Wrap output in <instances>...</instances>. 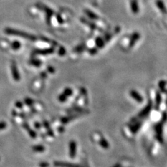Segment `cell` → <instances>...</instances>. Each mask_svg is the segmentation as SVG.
Segmentation results:
<instances>
[{
    "instance_id": "obj_1",
    "label": "cell",
    "mask_w": 167,
    "mask_h": 167,
    "mask_svg": "<svg viewBox=\"0 0 167 167\" xmlns=\"http://www.w3.org/2000/svg\"><path fill=\"white\" fill-rule=\"evenodd\" d=\"M5 33L8 34V35H12V36H20V37H22L25 38L27 40H29L32 41H35L37 39V38L34 35H31V34L26 33V32H22L20 30H16L13 29L11 28H6L4 30Z\"/></svg>"
},
{
    "instance_id": "obj_2",
    "label": "cell",
    "mask_w": 167,
    "mask_h": 167,
    "mask_svg": "<svg viewBox=\"0 0 167 167\" xmlns=\"http://www.w3.org/2000/svg\"><path fill=\"white\" fill-rule=\"evenodd\" d=\"M11 71H12V75L13 77V79L15 81H19L20 80V76L19 74L18 68H17V65L15 61H13L11 63Z\"/></svg>"
},
{
    "instance_id": "obj_3",
    "label": "cell",
    "mask_w": 167,
    "mask_h": 167,
    "mask_svg": "<svg viewBox=\"0 0 167 167\" xmlns=\"http://www.w3.org/2000/svg\"><path fill=\"white\" fill-rule=\"evenodd\" d=\"M54 49L53 48H48V49H36L34 52V54H42V55H45V54H49L54 52Z\"/></svg>"
},
{
    "instance_id": "obj_4",
    "label": "cell",
    "mask_w": 167,
    "mask_h": 167,
    "mask_svg": "<svg viewBox=\"0 0 167 167\" xmlns=\"http://www.w3.org/2000/svg\"><path fill=\"white\" fill-rule=\"evenodd\" d=\"M44 10H45L46 15H47V24H49L51 17L52 16V15L54 14V12L52 9H50L49 8L47 7V6H44Z\"/></svg>"
},
{
    "instance_id": "obj_5",
    "label": "cell",
    "mask_w": 167,
    "mask_h": 167,
    "mask_svg": "<svg viewBox=\"0 0 167 167\" xmlns=\"http://www.w3.org/2000/svg\"><path fill=\"white\" fill-rule=\"evenodd\" d=\"M156 3H157V7L160 9V10L162 11V13H164V14H166L167 9H166V8L165 7V6L164 4V3H163V1H161V0H157Z\"/></svg>"
},
{
    "instance_id": "obj_6",
    "label": "cell",
    "mask_w": 167,
    "mask_h": 167,
    "mask_svg": "<svg viewBox=\"0 0 167 167\" xmlns=\"http://www.w3.org/2000/svg\"><path fill=\"white\" fill-rule=\"evenodd\" d=\"M131 9L132 12L134 13H137L139 11V6H138V3L137 0H132L131 2Z\"/></svg>"
},
{
    "instance_id": "obj_7",
    "label": "cell",
    "mask_w": 167,
    "mask_h": 167,
    "mask_svg": "<svg viewBox=\"0 0 167 167\" xmlns=\"http://www.w3.org/2000/svg\"><path fill=\"white\" fill-rule=\"evenodd\" d=\"M140 38V35L138 33H134L133 35H132L131 40H130V47H132L134 45V43H136V41H137L138 39Z\"/></svg>"
},
{
    "instance_id": "obj_8",
    "label": "cell",
    "mask_w": 167,
    "mask_h": 167,
    "mask_svg": "<svg viewBox=\"0 0 167 167\" xmlns=\"http://www.w3.org/2000/svg\"><path fill=\"white\" fill-rule=\"evenodd\" d=\"M85 13L88 15V16L89 17V18H91V19H93V20H97V19L99 18L98 16H97V15H95V13H93L92 11H89V10H86Z\"/></svg>"
},
{
    "instance_id": "obj_9",
    "label": "cell",
    "mask_w": 167,
    "mask_h": 167,
    "mask_svg": "<svg viewBox=\"0 0 167 167\" xmlns=\"http://www.w3.org/2000/svg\"><path fill=\"white\" fill-rule=\"evenodd\" d=\"M95 42H96L97 46L98 47H100V48H102V47H103L105 46V42L101 38L97 37L96 38V41H95Z\"/></svg>"
},
{
    "instance_id": "obj_10",
    "label": "cell",
    "mask_w": 167,
    "mask_h": 167,
    "mask_svg": "<svg viewBox=\"0 0 167 167\" xmlns=\"http://www.w3.org/2000/svg\"><path fill=\"white\" fill-rule=\"evenodd\" d=\"M131 95L134 97V98H135L136 100H137L138 102H142V97L140 96L139 94H138L136 91H131Z\"/></svg>"
},
{
    "instance_id": "obj_11",
    "label": "cell",
    "mask_w": 167,
    "mask_h": 167,
    "mask_svg": "<svg viewBox=\"0 0 167 167\" xmlns=\"http://www.w3.org/2000/svg\"><path fill=\"white\" fill-rule=\"evenodd\" d=\"M29 63L32 65H34L35 66H40L41 65V61L40 60H38V59H32L29 61Z\"/></svg>"
},
{
    "instance_id": "obj_12",
    "label": "cell",
    "mask_w": 167,
    "mask_h": 167,
    "mask_svg": "<svg viewBox=\"0 0 167 167\" xmlns=\"http://www.w3.org/2000/svg\"><path fill=\"white\" fill-rule=\"evenodd\" d=\"M11 47H12V48L13 49H18L20 48L21 44H20V42L15 41L12 43V45H11Z\"/></svg>"
},
{
    "instance_id": "obj_13",
    "label": "cell",
    "mask_w": 167,
    "mask_h": 167,
    "mask_svg": "<svg viewBox=\"0 0 167 167\" xmlns=\"http://www.w3.org/2000/svg\"><path fill=\"white\" fill-rule=\"evenodd\" d=\"M82 21L83 22L85 23V24H88V25L91 27L93 29H96L97 28V26L95 25V24H92V23H89V22H88L87 20H85V19H83V18H82Z\"/></svg>"
},
{
    "instance_id": "obj_14",
    "label": "cell",
    "mask_w": 167,
    "mask_h": 167,
    "mask_svg": "<svg viewBox=\"0 0 167 167\" xmlns=\"http://www.w3.org/2000/svg\"><path fill=\"white\" fill-rule=\"evenodd\" d=\"M75 148V143L74 142H72L70 144V152H71V155H72V157H74Z\"/></svg>"
},
{
    "instance_id": "obj_15",
    "label": "cell",
    "mask_w": 167,
    "mask_h": 167,
    "mask_svg": "<svg viewBox=\"0 0 167 167\" xmlns=\"http://www.w3.org/2000/svg\"><path fill=\"white\" fill-rule=\"evenodd\" d=\"M84 47H85V46L83 45H80V46H78V47H77L75 49V52H81V51L83 50V49L84 48Z\"/></svg>"
},
{
    "instance_id": "obj_16",
    "label": "cell",
    "mask_w": 167,
    "mask_h": 167,
    "mask_svg": "<svg viewBox=\"0 0 167 167\" xmlns=\"http://www.w3.org/2000/svg\"><path fill=\"white\" fill-rule=\"evenodd\" d=\"M65 53H66V50H65V49L63 48V47H61V48H60V49H59V54L60 55L63 56V55L65 54Z\"/></svg>"
},
{
    "instance_id": "obj_17",
    "label": "cell",
    "mask_w": 167,
    "mask_h": 167,
    "mask_svg": "<svg viewBox=\"0 0 167 167\" xmlns=\"http://www.w3.org/2000/svg\"><path fill=\"white\" fill-rule=\"evenodd\" d=\"M97 49L95 48H93V49H91L89 50V52L91 54H95L97 53Z\"/></svg>"
},
{
    "instance_id": "obj_18",
    "label": "cell",
    "mask_w": 167,
    "mask_h": 167,
    "mask_svg": "<svg viewBox=\"0 0 167 167\" xmlns=\"http://www.w3.org/2000/svg\"><path fill=\"white\" fill-rule=\"evenodd\" d=\"M25 102L27 105H31L32 102H33V101H32V100H31V99H26L25 100Z\"/></svg>"
},
{
    "instance_id": "obj_19",
    "label": "cell",
    "mask_w": 167,
    "mask_h": 167,
    "mask_svg": "<svg viewBox=\"0 0 167 167\" xmlns=\"http://www.w3.org/2000/svg\"><path fill=\"white\" fill-rule=\"evenodd\" d=\"M6 126V124L4 123H0V130L4 129Z\"/></svg>"
},
{
    "instance_id": "obj_20",
    "label": "cell",
    "mask_w": 167,
    "mask_h": 167,
    "mask_svg": "<svg viewBox=\"0 0 167 167\" xmlns=\"http://www.w3.org/2000/svg\"><path fill=\"white\" fill-rule=\"evenodd\" d=\"M57 20H58L59 23H63V20H62V18H61L60 15H57Z\"/></svg>"
},
{
    "instance_id": "obj_21",
    "label": "cell",
    "mask_w": 167,
    "mask_h": 167,
    "mask_svg": "<svg viewBox=\"0 0 167 167\" xmlns=\"http://www.w3.org/2000/svg\"><path fill=\"white\" fill-rule=\"evenodd\" d=\"M48 70H49V71H50V72H52V73H53L54 71V69H53L52 68L51 66H49V67H48Z\"/></svg>"
}]
</instances>
